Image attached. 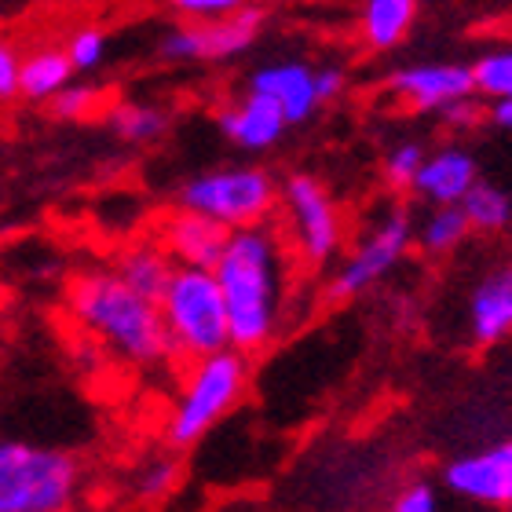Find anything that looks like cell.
I'll use <instances>...</instances> for the list:
<instances>
[{"mask_svg":"<svg viewBox=\"0 0 512 512\" xmlns=\"http://www.w3.org/2000/svg\"><path fill=\"white\" fill-rule=\"evenodd\" d=\"M289 260L293 249L282 224L264 220L227 235V246L213 271L227 300L231 348L256 355L275 341L289 293Z\"/></svg>","mask_w":512,"mask_h":512,"instance_id":"cell-1","label":"cell"},{"mask_svg":"<svg viewBox=\"0 0 512 512\" xmlns=\"http://www.w3.org/2000/svg\"><path fill=\"white\" fill-rule=\"evenodd\" d=\"M70 311L85 326L88 337H96L107 352L121 363L150 370L169 363L172 341L161 319L158 300L139 293L118 275V271H85L70 286Z\"/></svg>","mask_w":512,"mask_h":512,"instance_id":"cell-2","label":"cell"},{"mask_svg":"<svg viewBox=\"0 0 512 512\" xmlns=\"http://www.w3.org/2000/svg\"><path fill=\"white\" fill-rule=\"evenodd\" d=\"M85 483L70 450L0 439V512H66Z\"/></svg>","mask_w":512,"mask_h":512,"instance_id":"cell-3","label":"cell"},{"mask_svg":"<svg viewBox=\"0 0 512 512\" xmlns=\"http://www.w3.org/2000/svg\"><path fill=\"white\" fill-rule=\"evenodd\" d=\"M158 308L169 330L172 352L187 363L231 348L227 300L213 267L176 264L169 286L158 297Z\"/></svg>","mask_w":512,"mask_h":512,"instance_id":"cell-4","label":"cell"},{"mask_svg":"<svg viewBox=\"0 0 512 512\" xmlns=\"http://www.w3.org/2000/svg\"><path fill=\"white\" fill-rule=\"evenodd\" d=\"M246 384L249 355L238 348H224V352H213L205 359H194L169 414L172 447H194L198 439L209 436L246 395Z\"/></svg>","mask_w":512,"mask_h":512,"instance_id":"cell-5","label":"cell"},{"mask_svg":"<svg viewBox=\"0 0 512 512\" xmlns=\"http://www.w3.org/2000/svg\"><path fill=\"white\" fill-rule=\"evenodd\" d=\"M180 209L209 216L227 231L264 224L278 209V180L260 165H224L198 172L180 187Z\"/></svg>","mask_w":512,"mask_h":512,"instance_id":"cell-6","label":"cell"},{"mask_svg":"<svg viewBox=\"0 0 512 512\" xmlns=\"http://www.w3.org/2000/svg\"><path fill=\"white\" fill-rule=\"evenodd\" d=\"M278 209H282V231L289 249L308 267L330 264L344 246V227L337 202L308 172H293L286 183H278Z\"/></svg>","mask_w":512,"mask_h":512,"instance_id":"cell-7","label":"cell"},{"mask_svg":"<svg viewBox=\"0 0 512 512\" xmlns=\"http://www.w3.org/2000/svg\"><path fill=\"white\" fill-rule=\"evenodd\" d=\"M410 246H414V220H410V213H403V209L384 213L363 235V242L352 249V256L333 271L330 300H352L359 293H366L403 260Z\"/></svg>","mask_w":512,"mask_h":512,"instance_id":"cell-8","label":"cell"},{"mask_svg":"<svg viewBox=\"0 0 512 512\" xmlns=\"http://www.w3.org/2000/svg\"><path fill=\"white\" fill-rule=\"evenodd\" d=\"M260 30H264V8L246 4L220 19L187 22L180 30L165 33L161 55L169 63H224V59L249 52Z\"/></svg>","mask_w":512,"mask_h":512,"instance_id":"cell-9","label":"cell"},{"mask_svg":"<svg viewBox=\"0 0 512 512\" xmlns=\"http://www.w3.org/2000/svg\"><path fill=\"white\" fill-rule=\"evenodd\" d=\"M443 483L461 502L512 509V439H502L480 454L454 458L443 469Z\"/></svg>","mask_w":512,"mask_h":512,"instance_id":"cell-10","label":"cell"},{"mask_svg":"<svg viewBox=\"0 0 512 512\" xmlns=\"http://www.w3.org/2000/svg\"><path fill=\"white\" fill-rule=\"evenodd\" d=\"M392 96L417 114H439L443 107L472 96V66L465 63H414L388 77Z\"/></svg>","mask_w":512,"mask_h":512,"instance_id":"cell-11","label":"cell"},{"mask_svg":"<svg viewBox=\"0 0 512 512\" xmlns=\"http://www.w3.org/2000/svg\"><path fill=\"white\" fill-rule=\"evenodd\" d=\"M249 88L264 92L267 99H275L289 125H304L322 107L315 66L300 63V59H275V63L256 66L253 74H249Z\"/></svg>","mask_w":512,"mask_h":512,"instance_id":"cell-12","label":"cell"},{"mask_svg":"<svg viewBox=\"0 0 512 512\" xmlns=\"http://www.w3.org/2000/svg\"><path fill=\"white\" fill-rule=\"evenodd\" d=\"M216 128L242 150H271L278 139L286 136L289 121L275 99H267L264 92H253V88H249L246 96L235 99V103H227V107L216 114Z\"/></svg>","mask_w":512,"mask_h":512,"instance_id":"cell-13","label":"cell"},{"mask_svg":"<svg viewBox=\"0 0 512 512\" xmlns=\"http://www.w3.org/2000/svg\"><path fill=\"white\" fill-rule=\"evenodd\" d=\"M476 180H480V169H476L472 150L450 143V147L428 150L410 191L428 205H454L465 198V191H469Z\"/></svg>","mask_w":512,"mask_h":512,"instance_id":"cell-14","label":"cell"},{"mask_svg":"<svg viewBox=\"0 0 512 512\" xmlns=\"http://www.w3.org/2000/svg\"><path fill=\"white\" fill-rule=\"evenodd\" d=\"M469 337L498 344L512 337V264L491 267L469 293Z\"/></svg>","mask_w":512,"mask_h":512,"instance_id":"cell-15","label":"cell"},{"mask_svg":"<svg viewBox=\"0 0 512 512\" xmlns=\"http://www.w3.org/2000/svg\"><path fill=\"white\" fill-rule=\"evenodd\" d=\"M227 235L231 231L224 224H216V220L194 213V209H180L161 224V246L169 249L176 264L191 267H213L224 253Z\"/></svg>","mask_w":512,"mask_h":512,"instance_id":"cell-16","label":"cell"},{"mask_svg":"<svg viewBox=\"0 0 512 512\" xmlns=\"http://www.w3.org/2000/svg\"><path fill=\"white\" fill-rule=\"evenodd\" d=\"M417 19V0H363L359 11V37L374 52H392L403 44Z\"/></svg>","mask_w":512,"mask_h":512,"instance_id":"cell-17","label":"cell"},{"mask_svg":"<svg viewBox=\"0 0 512 512\" xmlns=\"http://www.w3.org/2000/svg\"><path fill=\"white\" fill-rule=\"evenodd\" d=\"M74 77V63L66 48H37V52L22 55L19 66V96L30 103H48L55 92H63Z\"/></svg>","mask_w":512,"mask_h":512,"instance_id":"cell-18","label":"cell"},{"mask_svg":"<svg viewBox=\"0 0 512 512\" xmlns=\"http://www.w3.org/2000/svg\"><path fill=\"white\" fill-rule=\"evenodd\" d=\"M114 271H118L132 289L158 300L161 293H165V286H169L172 271H176V260H172L169 249L161 246V242H139V246L125 249V253L118 256V267H114Z\"/></svg>","mask_w":512,"mask_h":512,"instance_id":"cell-19","label":"cell"},{"mask_svg":"<svg viewBox=\"0 0 512 512\" xmlns=\"http://www.w3.org/2000/svg\"><path fill=\"white\" fill-rule=\"evenodd\" d=\"M472 224L461 202L454 205H432V213L414 227V242L421 246V253L428 256H447L469 238Z\"/></svg>","mask_w":512,"mask_h":512,"instance_id":"cell-20","label":"cell"},{"mask_svg":"<svg viewBox=\"0 0 512 512\" xmlns=\"http://www.w3.org/2000/svg\"><path fill=\"white\" fill-rule=\"evenodd\" d=\"M461 209L469 216L472 231L480 235H502L512 227V194L502 191L498 183L476 180L461 198Z\"/></svg>","mask_w":512,"mask_h":512,"instance_id":"cell-21","label":"cell"},{"mask_svg":"<svg viewBox=\"0 0 512 512\" xmlns=\"http://www.w3.org/2000/svg\"><path fill=\"white\" fill-rule=\"evenodd\" d=\"M169 125V110L154 107V103H118V107L110 110V128L125 143H136V147L158 143L169 132Z\"/></svg>","mask_w":512,"mask_h":512,"instance_id":"cell-22","label":"cell"},{"mask_svg":"<svg viewBox=\"0 0 512 512\" xmlns=\"http://www.w3.org/2000/svg\"><path fill=\"white\" fill-rule=\"evenodd\" d=\"M472 88L476 96L491 99H512V48H494L472 63Z\"/></svg>","mask_w":512,"mask_h":512,"instance_id":"cell-23","label":"cell"},{"mask_svg":"<svg viewBox=\"0 0 512 512\" xmlns=\"http://www.w3.org/2000/svg\"><path fill=\"white\" fill-rule=\"evenodd\" d=\"M180 483V465L169 454H154V458L139 461V469L132 472V494L143 502H161L169 498Z\"/></svg>","mask_w":512,"mask_h":512,"instance_id":"cell-24","label":"cell"},{"mask_svg":"<svg viewBox=\"0 0 512 512\" xmlns=\"http://www.w3.org/2000/svg\"><path fill=\"white\" fill-rule=\"evenodd\" d=\"M66 55H70V63H74L77 74L96 70V66L107 59V33L96 30V26H81V30L70 33V41H66Z\"/></svg>","mask_w":512,"mask_h":512,"instance_id":"cell-25","label":"cell"},{"mask_svg":"<svg viewBox=\"0 0 512 512\" xmlns=\"http://www.w3.org/2000/svg\"><path fill=\"white\" fill-rule=\"evenodd\" d=\"M428 150L414 139H403V143H395L388 154H384V176L392 187H414V176L421 169V161H425Z\"/></svg>","mask_w":512,"mask_h":512,"instance_id":"cell-26","label":"cell"},{"mask_svg":"<svg viewBox=\"0 0 512 512\" xmlns=\"http://www.w3.org/2000/svg\"><path fill=\"white\" fill-rule=\"evenodd\" d=\"M48 103H52V114L59 121H85L96 114L99 92L92 85H66L63 92H55Z\"/></svg>","mask_w":512,"mask_h":512,"instance_id":"cell-27","label":"cell"},{"mask_svg":"<svg viewBox=\"0 0 512 512\" xmlns=\"http://www.w3.org/2000/svg\"><path fill=\"white\" fill-rule=\"evenodd\" d=\"M253 0H169V8L187 22H202V19H220V15H231V11L246 8Z\"/></svg>","mask_w":512,"mask_h":512,"instance_id":"cell-28","label":"cell"},{"mask_svg":"<svg viewBox=\"0 0 512 512\" xmlns=\"http://www.w3.org/2000/svg\"><path fill=\"white\" fill-rule=\"evenodd\" d=\"M392 509L395 512H436L439 509L436 487H428V483H410V487H403V491L392 498Z\"/></svg>","mask_w":512,"mask_h":512,"instance_id":"cell-29","label":"cell"},{"mask_svg":"<svg viewBox=\"0 0 512 512\" xmlns=\"http://www.w3.org/2000/svg\"><path fill=\"white\" fill-rule=\"evenodd\" d=\"M19 66H22L19 52L8 41H0V103L19 96Z\"/></svg>","mask_w":512,"mask_h":512,"instance_id":"cell-30","label":"cell"},{"mask_svg":"<svg viewBox=\"0 0 512 512\" xmlns=\"http://www.w3.org/2000/svg\"><path fill=\"white\" fill-rule=\"evenodd\" d=\"M439 118L447 121L450 128H476L483 118V107H480V99H476V92L465 99H458V103H450V107L439 110Z\"/></svg>","mask_w":512,"mask_h":512,"instance_id":"cell-31","label":"cell"},{"mask_svg":"<svg viewBox=\"0 0 512 512\" xmlns=\"http://www.w3.org/2000/svg\"><path fill=\"white\" fill-rule=\"evenodd\" d=\"M315 81H319L322 103L344 96V88H348V74H344L341 66H319V70H315Z\"/></svg>","mask_w":512,"mask_h":512,"instance_id":"cell-32","label":"cell"},{"mask_svg":"<svg viewBox=\"0 0 512 512\" xmlns=\"http://www.w3.org/2000/svg\"><path fill=\"white\" fill-rule=\"evenodd\" d=\"M491 121L512 136V99H498V103H491Z\"/></svg>","mask_w":512,"mask_h":512,"instance_id":"cell-33","label":"cell"},{"mask_svg":"<svg viewBox=\"0 0 512 512\" xmlns=\"http://www.w3.org/2000/svg\"><path fill=\"white\" fill-rule=\"evenodd\" d=\"M271 4H322V0H271Z\"/></svg>","mask_w":512,"mask_h":512,"instance_id":"cell-34","label":"cell"}]
</instances>
